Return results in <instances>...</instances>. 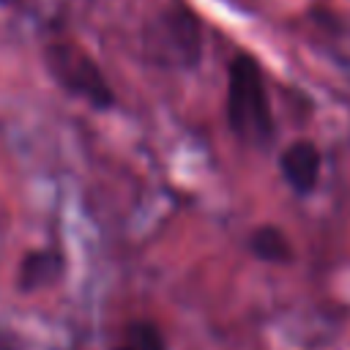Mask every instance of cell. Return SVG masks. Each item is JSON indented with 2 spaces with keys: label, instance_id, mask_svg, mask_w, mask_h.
<instances>
[{
  "label": "cell",
  "instance_id": "1",
  "mask_svg": "<svg viewBox=\"0 0 350 350\" xmlns=\"http://www.w3.org/2000/svg\"><path fill=\"white\" fill-rule=\"evenodd\" d=\"M224 118L227 129L252 148H268L276 134L260 63L246 52H238L227 66Z\"/></svg>",
  "mask_w": 350,
  "mask_h": 350
},
{
  "label": "cell",
  "instance_id": "2",
  "mask_svg": "<svg viewBox=\"0 0 350 350\" xmlns=\"http://www.w3.org/2000/svg\"><path fill=\"white\" fill-rule=\"evenodd\" d=\"M44 63L66 93L88 101L96 109H109L115 104V90L107 82L101 66L77 41H52L44 49Z\"/></svg>",
  "mask_w": 350,
  "mask_h": 350
},
{
  "label": "cell",
  "instance_id": "3",
  "mask_svg": "<svg viewBox=\"0 0 350 350\" xmlns=\"http://www.w3.org/2000/svg\"><path fill=\"white\" fill-rule=\"evenodd\" d=\"M200 27L189 8L170 11L148 33V52L164 66H194L200 60Z\"/></svg>",
  "mask_w": 350,
  "mask_h": 350
},
{
  "label": "cell",
  "instance_id": "4",
  "mask_svg": "<svg viewBox=\"0 0 350 350\" xmlns=\"http://www.w3.org/2000/svg\"><path fill=\"white\" fill-rule=\"evenodd\" d=\"M279 170L295 194H312L320 180V150L312 139L290 142L279 156Z\"/></svg>",
  "mask_w": 350,
  "mask_h": 350
},
{
  "label": "cell",
  "instance_id": "5",
  "mask_svg": "<svg viewBox=\"0 0 350 350\" xmlns=\"http://www.w3.org/2000/svg\"><path fill=\"white\" fill-rule=\"evenodd\" d=\"M246 246L262 262H293V257H295L290 238L276 224H260L257 230H252Z\"/></svg>",
  "mask_w": 350,
  "mask_h": 350
},
{
  "label": "cell",
  "instance_id": "6",
  "mask_svg": "<svg viewBox=\"0 0 350 350\" xmlns=\"http://www.w3.org/2000/svg\"><path fill=\"white\" fill-rule=\"evenodd\" d=\"M63 260L57 252L49 249H38V252H27L22 265H19V287L22 290H36L44 287L49 282H55V276L60 273Z\"/></svg>",
  "mask_w": 350,
  "mask_h": 350
},
{
  "label": "cell",
  "instance_id": "7",
  "mask_svg": "<svg viewBox=\"0 0 350 350\" xmlns=\"http://www.w3.org/2000/svg\"><path fill=\"white\" fill-rule=\"evenodd\" d=\"M126 342H131L137 350H167L164 334L150 320H134L126 328Z\"/></svg>",
  "mask_w": 350,
  "mask_h": 350
},
{
  "label": "cell",
  "instance_id": "8",
  "mask_svg": "<svg viewBox=\"0 0 350 350\" xmlns=\"http://www.w3.org/2000/svg\"><path fill=\"white\" fill-rule=\"evenodd\" d=\"M115 350H137V347H134V345H131V342H123V345H118V347H115Z\"/></svg>",
  "mask_w": 350,
  "mask_h": 350
}]
</instances>
